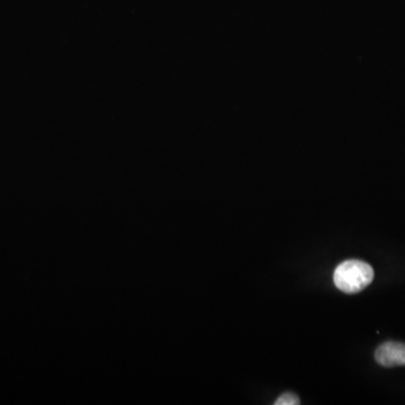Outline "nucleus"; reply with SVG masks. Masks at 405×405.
I'll use <instances>...</instances> for the list:
<instances>
[{
    "label": "nucleus",
    "instance_id": "f257e3e1",
    "mask_svg": "<svg viewBox=\"0 0 405 405\" xmlns=\"http://www.w3.org/2000/svg\"><path fill=\"white\" fill-rule=\"evenodd\" d=\"M374 279L372 266L362 260H346L335 268L333 281L346 294H356L368 287Z\"/></svg>",
    "mask_w": 405,
    "mask_h": 405
},
{
    "label": "nucleus",
    "instance_id": "f03ea898",
    "mask_svg": "<svg viewBox=\"0 0 405 405\" xmlns=\"http://www.w3.org/2000/svg\"><path fill=\"white\" fill-rule=\"evenodd\" d=\"M375 359L387 368L405 366V344L390 342L381 344L375 353Z\"/></svg>",
    "mask_w": 405,
    "mask_h": 405
},
{
    "label": "nucleus",
    "instance_id": "7ed1b4c3",
    "mask_svg": "<svg viewBox=\"0 0 405 405\" xmlns=\"http://www.w3.org/2000/svg\"><path fill=\"white\" fill-rule=\"evenodd\" d=\"M299 396L296 394L292 393V392H286L283 395L279 396L275 405H299Z\"/></svg>",
    "mask_w": 405,
    "mask_h": 405
}]
</instances>
